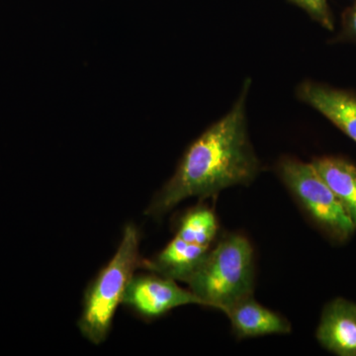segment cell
<instances>
[{"label": "cell", "instance_id": "obj_5", "mask_svg": "<svg viewBox=\"0 0 356 356\" xmlns=\"http://www.w3.org/2000/svg\"><path fill=\"white\" fill-rule=\"evenodd\" d=\"M122 305L127 306L142 318L152 320L178 307L204 304L191 290L180 287L177 281L151 273L133 276Z\"/></svg>", "mask_w": 356, "mask_h": 356}, {"label": "cell", "instance_id": "obj_10", "mask_svg": "<svg viewBox=\"0 0 356 356\" xmlns=\"http://www.w3.org/2000/svg\"><path fill=\"white\" fill-rule=\"evenodd\" d=\"M312 163L356 227V165L346 159L332 156L314 159Z\"/></svg>", "mask_w": 356, "mask_h": 356}, {"label": "cell", "instance_id": "obj_3", "mask_svg": "<svg viewBox=\"0 0 356 356\" xmlns=\"http://www.w3.org/2000/svg\"><path fill=\"white\" fill-rule=\"evenodd\" d=\"M139 248V231L135 225L128 224L116 252L86 289L77 325L81 334L91 343L98 346L108 337L129 282L142 266Z\"/></svg>", "mask_w": 356, "mask_h": 356}, {"label": "cell", "instance_id": "obj_6", "mask_svg": "<svg viewBox=\"0 0 356 356\" xmlns=\"http://www.w3.org/2000/svg\"><path fill=\"white\" fill-rule=\"evenodd\" d=\"M296 95L356 143V95L314 81L300 83Z\"/></svg>", "mask_w": 356, "mask_h": 356}, {"label": "cell", "instance_id": "obj_2", "mask_svg": "<svg viewBox=\"0 0 356 356\" xmlns=\"http://www.w3.org/2000/svg\"><path fill=\"white\" fill-rule=\"evenodd\" d=\"M204 306L225 313L254 295V250L247 236L229 234L210 248L202 264L186 280Z\"/></svg>", "mask_w": 356, "mask_h": 356}, {"label": "cell", "instance_id": "obj_7", "mask_svg": "<svg viewBox=\"0 0 356 356\" xmlns=\"http://www.w3.org/2000/svg\"><path fill=\"white\" fill-rule=\"evenodd\" d=\"M321 346L339 356H356V303L336 298L325 306L316 332Z\"/></svg>", "mask_w": 356, "mask_h": 356}, {"label": "cell", "instance_id": "obj_12", "mask_svg": "<svg viewBox=\"0 0 356 356\" xmlns=\"http://www.w3.org/2000/svg\"><path fill=\"white\" fill-rule=\"evenodd\" d=\"M303 8L314 20L320 23L325 29L334 30V20L327 0H290Z\"/></svg>", "mask_w": 356, "mask_h": 356}, {"label": "cell", "instance_id": "obj_8", "mask_svg": "<svg viewBox=\"0 0 356 356\" xmlns=\"http://www.w3.org/2000/svg\"><path fill=\"white\" fill-rule=\"evenodd\" d=\"M225 314L238 339L288 334L292 331L291 324L286 318L261 305L255 301L254 295L236 302Z\"/></svg>", "mask_w": 356, "mask_h": 356}, {"label": "cell", "instance_id": "obj_4", "mask_svg": "<svg viewBox=\"0 0 356 356\" xmlns=\"http://www.w3.org/2000/svg\"><path fill=\"white\" fill-rule=\"evenodd\" d=\"M276 172L304 214L327 238L337 243L350 240L356 227L313 163L283 156Z\"/></svg>", "mask_w": 356, "mask_h": 356}, {"label": "cell", "instance_id": "obj_9", "mask_svg": "<svg viewBox=\"0 0 356 356\" xmlns=\"http://www.w3.org/2000/svg\"><path fill=\"white\" fill-rule=\"evenodd\" d=\"M210 248L175 236L153 259L142 261L140 266L151 273L185 283L202 264Z\"/></svg>", "mask_w": 356, "mask_h": 356}, {"label": "cell", "instance_id": "obj_13", "mask_svg": "<svg viewBox=\"0 0 356 356\" xmlns=\"http://www.w3.org/2000/svg\"><path fill=\"white\" fill-rule=\"evenodd\" d=\"M344 35L356 41V1L344 17Z\"/></svg>", "mask_w": 356, "mask_h": 356}, {"label": "cell", "instance_id": "obj_11", "mask_svg": "<svg viewBox=\"0 0 356 356\" xmlns=\"http://www.w3.org/2000/svg\"><path fill=\"white\" fill-rule=\"evenodd\" d=\"M218 232L216 215L205 206L191 209L178 222L175 236L185 242L211 247Z\"/></svg>", "mask_w": 356, "mask_h": 356}, {"label": "cell", "instance_id": "obj_1", "mask_svg": "<svg viewBox=\"0 0 356 356\" xmlns=\"http://www.w3.org/2000/svg\"><path fill=\"white\" fill-rule=\"evenodd\" d=\"M252 81L228 113L199 136L185 151L175 175L154 196L145 214L163 217L187 198H206L236 185H250L259 175L261 163L250 137L247 98Z\"/></svg>", "mask_w": 356, "mask_h": 356}]
</instances>
